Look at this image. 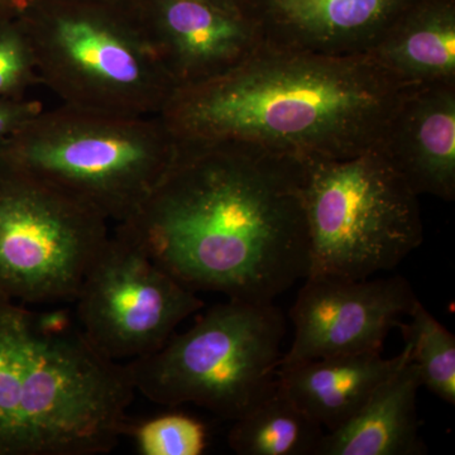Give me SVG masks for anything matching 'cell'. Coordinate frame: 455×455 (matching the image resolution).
I'll return each instance as SVG.
<instances>
[{"label": "cell", "mask_w": 455, "mask_h": 455, "mask_svg": "<svg viewBox=\"0 0 455 455\" xmlns=\"http://www.w3.org/2000/svg\"><path fill=\"white\" fill-rule=\"evenodd\" d=\"M114 228L194 292L272 302L309 275L299 158L228 139H178L169 169Z\"/></svg>", "instance_id": "obj_1"}, {"label": "cell", "mask_w": 455, "mask_h": 455, "mask_svg": "<svg viewBox=\"0 0 455 455\" xmlns=\"http://www.w3.org/2000/svg\"><path fill=\"white\" fill-rule=\"evenodd\" d=\"M368 55L260 46L229 73L178 90L160 114L178 139L254 143L299 160L376 148L405 94Z\"/></svg>", "instance_id": "obj_2"}, {"label": "cell", "mask_w": 455, "mask_h": 455, "mask_svg": "<svg viewBox=\"0 0 455 455\" xmlns=\"http://www.w3.org/2000/svg\"><path fill=\"white\" fill-rule=\"evenodd\" d=\"M125 363L62 314L0 296V455H98L128 430Z\"/></svg>", "instance_id": "obj_3"}, {"label": "cell", "mask_w": 455, "mask_h": 455, "mask_svg": "<svg viewBox=\"0 0 455 455\" xmlns=\"http://www.w3.org/2000/svg\"><path fill=\"white\" fill-rule=\"evenodd\" d=\"M176 148L161 116L60 104L33 116L0 155L116 226L139 211Z\"/></svg>", "instance_id": "obj_4"}, {"label": "cell", "mask_w": 455, "mask_h": 455, "mask_svg": "<svg viewBox=\"0 0 455 455\" xmlns=\"http://www.w3.org/2000/svg\"><path fill=\"white\" fill-rule=\"evenodd\" d=\"M18 20L40 83L65 106L160 116L175 95L133 8L104 0H31Z\"/></svg>", "instance_id": "obj_5"}, {"label": "cell", "mask_w": 455, "mask_h": 455, "mask_svg": "<svg viewBox=\"0 0 455 455\" xmlns=\"http://www.w3.org/2000/svg\"><path fill=\"white\" fill-rule=\"evenodd\" d=\"M284 329L274 301L228 299L125 367L134 390L152 403H193L235 421L276 386Z\"/></svg>", "instance_id": "obj_6"}, {"label": "cell", "mask_w": 455, "mask_h": 455, "mask_svg": "<svg viewBox=\"0 0 455 455\" xmlns=\"http://www.w3.org/2000/svg\"><path fill=\"white\" fill-rule=\"evenodd\" d=\"M301 164L309 275L364 280L423 243L419 196L376 148Z\"/></svg>", "instance_id": "obj_7"}, {"label": "cell", "mask_w": 455, "mask_h": 455, "mask_svg": "<svg viewBox=\"0 0 455 455\" xmlns=\"http://www.w3.org/2000/svg\"><path fill=\"white\" fill-rule=\"evenodd\" d=\"M110 224L0 155V296L74 301Z\"/></svg>", "instance_id": "obj_8"}, {"label": "cell", "mask_w": 455, "mask_h": 455, "mask_svg": "<svg viewBox=\"0 0 455 455\" xmlns=\"http://www.w3.org/2000/svg\"><path fill=\"white\" fill-rule=\"evenodd\" d=\"M74 302L84 337L118 363L160 349L185 319L204 307L196 292L116 228L90 266Z\"/></svg>", "instance_id": "obj_9"}, {"label": "cell", "mask_w": 455, "mask_h": 455, "mask_svg": "<svg viewBox=\"0 0 455 455\" xmlns=\"http://www.w3.org/2000/svg\"><path fill=\"white\" fill-rule=\"evenodd\" d=\"M418 300L406 278L376 280L309 275L293 302L295 334L280 367L337 355L382 352Z\"/></svg>", "instance_id": "obj_10"}, {"label": "cell", "mask_w": 455, "mask_h": 455, "mask_svg": "<svg viewBox=\"0 0 455 455\" xmlns=\"http://www.w3.org/2000/svg\"><path fill=\"white\" fill-rule=\"evenodd\" d=\"M145 36L178 90L212 82L262 46L250 18L203 0H134Z\"/></svg>", "instance_id": "obj_11"}, {"label": "cell", "mask_w": 455, "mask_h": 455, "mask_svg": "<svg viewBox=\"0 0 455 455\" xmlns=\"http://www.w3.org/2000/svg\"><path fill=\"white\" fill-rule=\"evenodd\" d=\"M419 0H253L248 18L263 47L367 55Z\"/></svg>", "instance_id": "obj_12"}, {"label": "cell", "mask_w": 455, "mask_h": 455, "mask_svg": "<svg viewBox=\"0 0 455 455\" xmlns=\"http://www.w3.org/2000/svg\"><path fill=\"white\" fill-rule=\"evenodd\" d=\"M420 196L455 199V83L406 90L376 146Z\"/></svg>", "instance_id": "obj_13"}, {"label": "cell", "mask_w": 455, "mask_h": 455, "mask_svg": "<svg viewBox=\"0 0 455 455\" xmlns=\"http://www.w3.org/2000/svg\"><path fill=\"white\" fill-rule=\"evenodd\" d=\"M403 358L377 387L357 414L333 431H326L316 455H423L416 398L421 387L418 368Z\"/></svg>", "instance_id": "obj_14"}, {"label": "cell", "mask_w": 455, "mask_h": 455, "mask_svg": "<svg viewBox=\"0 0 455 455\" xmlns=\"http://www.w3.org/2000/svg\"><path fill=\"white\" fill-rule=\"evenodd\" d=\"M403 358V350L392 358L366 352L314 359L278 368L277 379L302 411L333 431L357 414Z\"/></svg>", "instance_id": "obj_15"}, {"label": "cell", "mask_w": 455, "mask_h": 455, "mask_svg": "<svg viewBox=\"0 0 455 455\" xmlns=\"http://www.w3.org/2000/svg\"><path fill=\"white\" fill-rule=\"evenodd\" d=\"M367 55L403 89L455 83V0H419Z\"/></svg>", "instance_id": "obj_16"}, {"label": "cell", "mask_w": 455, "mask_h": 455, "mask_svg": "<svg viewBox=\"0 0 455 455\" xmlns=\"http://www.w3.org/2000/svg\"><path fill=\"white\" fill-rule=\"evenodd\" d=\"M324 434L277 379L267 396L233 421L228 444L239 455H316Z\"/></svg>", "instance_id": "obj_17"}, {"label": "cell", "mask_w": 455, "mask_h": 455, "mask_svg": "<svg viewBox=\"0 0 455 455\" xmlns=\"http://www.w3.org/2000/svg\"><path fill=\"white\" fill-rule=\"evenodd\" d=\"M409 323H400L410 357L418 368L421 386L440 400L455 403V337L423 302L416 300Z\"/></svg>", "instance_id": "obj_18"}, {"label": "cell", "mask_w": 455, "mask_h": 455, "mask_svg": "<svg viewBox=\"0 0 455 455\" xmlns=\"http://www.w3.org/2000/svg\"><path fill=\"white\" fill-rule=\"evenodd\" d=\"M132 433L142 455H202L208 447L205 425L181 412L148 419Z\"/></svg>", "instance_id": "obj_19"}, {"label": "cell", "mask_w": 455, "mask_h": 455, "mask_svg": "<svg viewBox=\"0 0 455 455\" xmlns=\"http://www.w3.org/2000/svg\"><path fill=\"white\" fill-rule=\"evenodd\" d=\"M18 17L0 20V98L27 97L29 89L41 84L31 44Z\"/></svg>", "instance_id": "obj_20"}, {"label": "cell", "mask_w": 455, "mask_h": 455, "mask_svg": "<svg viewBox=\"0 0 455 455\" xmlns=\"http://www.w3.org/2000/svg\"><path fill=\"white\" fill-rule=\"evenodd\" d=\"M42 109L41 101L28 97L0 98V148Z\"/></svg>", "instance_id": "obj_21"}, {"label": "cell", "mask_w": 455, "mask_h": 455, "mask_svg": "<svg viewBox=\"0 0 455 455\" xmlns=\"http://www.w3.org/2000/svg\"><path fill=\"white\" fill-rule=\"evenodd\" d=\"M31 0H0V20H13L25 11Z\"/></svg>", "instance_id": "obj_22"}, {"label": "cell", "mask_w": 455, "mask_h": 455, "mask_svg": "<svg viewBox=\"0 0 455 455\" xmlns=\"http://www.w3.org/2000/svg\"><path fill=\"white\" fill-rule=\"evenodd\" d=\"M203 2L211 3V4L227 9V11L243 14L245 17H248L250 9L253 4V0H203Z\"/></svg>", "instance_id": "obj_23"}]
</instances>
